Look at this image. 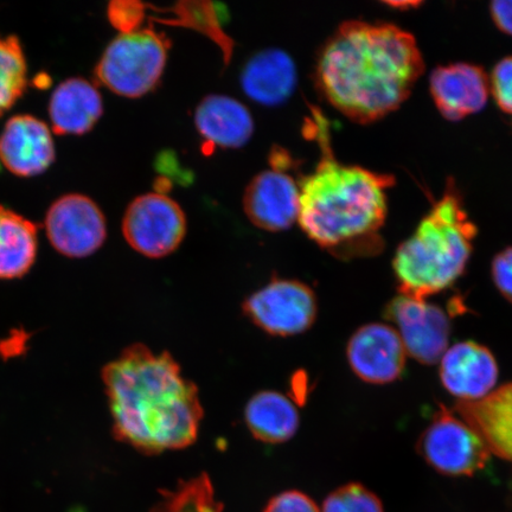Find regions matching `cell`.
Segmentation results:
<instances>
[{"mask_svg":"<svg viewBox=\"0 0 512 512\" xmlns=\"http://www.w3.org/2000/svg\"><path fill=\"white\" fill-rule=\"evenodd\" d=\"M424 70L409 32L393 24L349 21L325 43L316 82L336 110L355 123L369 124L398 110Z\"/></svg>","mask_w":512,"mask_h":512,"instance_id":"7a4b0ae2","label":"cell"},{"mask_svg":"<svg viewBox=\"0 0 512 512\" xmlns=\"http://www.w3.org/2000/svg\"><path fill=\"white\" fill-rule=\"evenodd\" d=\"M0 160L12 174L35 177L43 174L55 160V145L50 128L32 115H17L0 134Z\"/></svg>","mask_w":512,"mask_h":512,"instance_id":"5bb4252c","label":"cell"},{"mask_svg":"<svg viewBox=\"0 0 512 512\" xmlns=\"http://www.w3.org/2000/svg\"><path fill=\"white\" fill-rule=\"evenodd\" d=\"M299 198V185L291 176L278 170H266L248 184L243 208L255 227L267 232H283L298 221Z\"/></svg>","mask_w":512,"mask_h":512,"instance_id":"4fadbf2b","label":"cell"},{"mask_svg":"<svg viewBox=\"0 0 512 512\" xmlns=\"http://www.w3.org/2000/svg\"><path fill=\"white\" fill-rule=\"evenodd\" d=\"M388 6H393L395 9L405 8L403 10H407L409 8H418L421 4L420 2H387Z\"/></svg>","mask_w":512,"mask_h":512,"instance_id":"f1b7e54d","label":"cell"},{"mask_svg":"<svg viewBox=\"0 0 512 512\" xmlns=\"http://www.w3.org/2000/svg\"><path fill=\"white\" fill-rule=\"evenodd\" d=\"M123 233L134 251L146 258L160 259L181 246L187 234V217L169 196L145 194L127 207Z\"/></svg>","mask_w":512,"mask_h":512,"instance_id":"ba28073f","label":"cell"},{"mask_svg":"<svg viewBox=\"0 0 512 512\" xmlns=\"http://www.w3.org/2000/svg\"><path fill=\"white\" fill-rule=\"evenodd\" d=\"M435 105L447 120L459 121L482 111L490 94V79L484 70L469 63L439 67L431 74Z\"/></svg>","mask_w":512,"mask_h":512,"instance_id":"9a60e30c","label":"cell"},{"mask_svg":"<svg viewBox=\"0 0 512 512\" xmlns=\"http://www.w3.org/2000/svg\"><path fill=\"white\" fill-rule=\"evenodd\" d=\"M476 235L450 179L443 197L396 251L393 270L400 294L426 300L450 288L465 272Z\"/></svg>","mask_w":512,"mask_h":512,"instance_id":"277c9868","label":"cell"},{"mask_svg":"<svg viewBox=\"0 0 512 512\" xmlns=\"http://www.w3.org/2000/svg\"><path fill=\"white\" fill-rule=\"evenodd\" d=\"M113 435L157 456L196 443L204 412L196 384L168 351L132 344L102 370Z\"/></svg>","mask_w":512,"mask_h":512,"instance_id":"6da1fadb","label":"cell"},{"mask_svg":"<svg viewBox=\"0 0 512 512\" xmlns=\"http://www.w3.org/2000/svg\"><path fill=\"white\" fill-rule=\"evenodd\" d=\"M37 255V227L14 210L0 206V279L27 274Z\"/></svg>","mask_w":512,"mask_h":512,"instance_id":"44dd1931","label":"cell"},{"mask_svg":"<svg viewBox=\"0 0 512 512\" xmlns=\"http://www.w3.org/2000/svg\"><path fill=\"white\" fill-rule=\"evenodd\" d=\"M28 86L27 61L17 37H0V117L8 112Z\"/></svg>","mask_w":512,"mask_h":512,"instance_id":"603a6c76","label":"cell"},{"mask_svg":"<svg viewBox=\"0 0 512 512\" xmlns=\"http://www.w3.org/2000/svg\"><path fill=\"white\" fill-rule=\"evenodd\" d=\"M384 317L395 324L406 354L426 366L440 362L451 336V320L441 307L399 294Z\"/></svg>","mask_w":512,"mask_h":512,"instance_id":"9c48e42d","label":"cell"},{"mask_svg":"<svg viewBox=\"0 0 512 512\" xmlns=\"http://www.w3.org/2000/svg\"><path fill=\"white\" fill-rule=\"evenodd\" d=\"M490 12L497 27L512 36V0H497L491 3Z\"/></svg>","mask_w":512,"mask_h":512,"instance_id":"83f0119b","label":"cell"},{"mask_svg":"<svg viewBox=\"0 0 512 512\" xmlns=\"http://www.w3.org/2000/svg\"><path fill=\"white\" fill-rule=\"evenodd\" d=\"M315 172L303 178L298 222L319 247L341 256L379 249L387 217L390 175L338 163L328 147Z\"/></svg>","mask_w":512,"mask_h":512,"instance_id":"3957f363","label":"cell"},{"mask_svg":"<svg viewBox=\"0 0 512 512\" xmlns=\"http://www.w3.org/2000/svg\"><path fill=\"white\" fill-rule=\"evenodd\" d=\"M102 113L104 104L98 88L82 78L62 82L49 101L51 127L56 134H85L98 123Z\"/></svg>","mask_w":512,"mask_h":512,"instance_id":"ac0fdd59","label":"cell"},{"mask_svg":"<svg viewBox=\"0 0 512 512\" xmlns=\"http://www.w3.org/2000/svg\"><path fill=\"white\" fill-rule=\"evenodd\" d=\"M406 350L393 326L371 323L351 336L347 357L351 370L364 382L388 384L399 380L406 367Z\"/></svg>","mask_w":512,"mask_h":512,"instance_id":"8fae6325","label":"cell"},{"mask_svg":"<svg viewBox=\"0 0 512 512\" xmlns=\"http://www.w3.org/2000/svg\"><path fill=\"white\" fill-rule=\"evenodd\" d=\"M322 512H384L381 499L362 484L341 486L326 497Z\"/></svg>","mask_w":512,"mask_h":512,"instance_id":"cb8c5ba5","label":"cell"},{"mask_svg":"<svg viewBox=\"0 0 512 512\" xmlns=\"http://www.w3.org/2000/svg\"><path fill=\"white\" fill-rule=\"evenodd\" d=\"M418 451L435 471L451 477L475 475L491 456L478 434L446 408L435 414L421 434Z\"/></svg>","mask_w":512,"mask_h":512,"instance_id":"52a82bcc","label":"cell"},{"mask_svg":"<svg viewBox=\"0 0 512 512\" xmlns=\"http://www.w3.org/2000/svg\"><path fill=\"white\" fill-rule=\"evenodd\" d=\"M490 89L499 108L512 115V56L497 64L492 72Z\"/></svg>","mask_w":512,"mask_h":512,"instance_id":"d4e9b609","label":"cell"},{"mask_svg":"<svg viewBox=\"0 0 512 512\" xmlns=\"http://www.w3.org/2000/svg\"><path fill=\"white\" fill-rule=\"evenodd\" d=\"M264 512H322L312 498L297 490L281 492L266 505Z\"/></svg>","mask_w":512,"mask_h":512,"instance_id":"484cf974","label":"cell"},{"mask_svg":"<svg viewBox=\"0 0 512 512\" xmlns=\"http://www.w3.org/2000/svg\"><path fill=\"white\" fill-rule=\"evenodd\" d=\"M456 411L490 454L512 462V382L495 388L483 399L458 402Z\"/></svg>","mask_w":512,"mask_h":512,"instance_id":"2e32d148","label":"cell"},{"mask_svg":"<svg viewBox=\"0 0 512 512\" xmlns=\"http://www.w3.org/2000/svg\"><path fill=\"white\" fill-rule=\"evenodd\" d=\"M168 43L152 29L123 31L96 64V78L125 98H140L155 88L164 73Z\"/></svg>","mask_w":512,"mask_h":512,"instance_id":"5b68a950","label":"cell"},{"mask_svg":"<svg viewBox=\"0 0 512 512\" xmlns=\"http://www.w3.org/2000/svg\"><path fill=\"white\" fill-rule=\"evenodd\" d=\"M241 86L248 98L260 105L283 104L297 86L296 64L283 50H262L243 68Z\"/></svg>","mask_w":512,"mask_h":512,"instance_id":"e0dca14e","label":"cell"},{"mask_svg":"<svg viewBox=\"0 0 512 512\" xmlns=\"http://www.w3.org/2000/svg\"><path fill=\"white\" fill-rule=\"evenodd\" d=\"M242 311L266 334L291 337L315 324L318 302L312 288L302 281L273 279L246 298Z\"/></svg>","mask_w":512,"mask_h":512,"instance_id":"8992f818","label":"cell"},{"mask_svg":"<svg viewBox=\"0 0 512 512\" xmlns=\"http://www.w3.org/2000/svg\"><path fill=\"white\" fill-rule=\"evenodd\" d=\"M46 230L56 251L74 259L98 252L107 238L106 219L98 204L80 194L62 196L51 204Z\"/></svg>","mask_w":512,"mask_h":512,"instance_id":"30bf717a","label":"cell"},{"mask_svg":"<svg viewBox=\"0 0 512 512\" xmlns=\"http://www.w3.org/2000/svg\"><path fill=\"white\" fill-rule=\"evenodd\" d=\"M491 273L497 290L512 304V247L496 255Z\"/></svg>","mask_w":512,"mask_h":512,"instance_id":"4316f807","label":"cell"},{"mask_svg":"<svg viewBox=\"0 0 512 512\" xmlns=\"http://www.w3.org/2000/svg\"><path fill=\"white\" fill-rule=\"evenodd\" d=\"M440 380L459 402L485 398L496 388L498 364L492 352L477 342L454 344L441 357Z\"/></svg>","mask_w":512,"mask_h":512,"instance_id":"7c38bea8","label":"cell"},{"mask_svg":"<svg viewBox=\"0 0 512 512\" xmlns=\"http://www.w3.org/2000/svg\"><path fill=\"white\" fill-rule=\"evenodd\" d=\"M195 124L209 143L239 149L254 133L251 112L242 102L226 95H209L196 108Z\"/></svg>","mask_w":512,"mask_h":512,"instance_id":"d6986e66","label":"cell"},{"mask_svg":"<svg viewBox=\"0 0 512 512\" xmlns=\"http://www.w3.org/2000/svg\"><path fill=\"white\" fill-rule=\"evenodd\" d=\"M249 432L261 443H287L300 426L298 408L286 395L274 390H262L252 396L245 408Z\"/></svg>","mask_w":512,"mask_h":512,"instance_id":"ffe728a7","label":"cell"},{"mask_svg":"<svg viewBox=\"0 0 512 512\" xmlns=\"http://www.w3.org/2000/svg\"><path fill=\"white\" fill-rule=\"evenodd\" d=\"M215 489L207 473L179 483L177 488L162 491L150 512H222Z\"/></svg>","mask_w":512,"mask_h":512,"instance_id":"7402d4cb","label":"cell"}]
</instances>
